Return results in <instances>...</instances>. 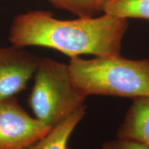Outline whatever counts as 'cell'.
<instances>
[{
  "instance_id": "3957f363",
  "label": "cell",
  "mask_w": 149,
  "mask_h": 149,
  "mask_svg": "<svg viewBox=\"0 0 149 149\" xmlns=\"http://www.w3.org/2000/svg\"><path fill=\"white\" fill-rule=\"evenodd\" d=\"M86 97L72 81L68 64L40 58L28 99L37 120L53 128L82 107Z\"/></svg>"
},
{
  "instance_id": "ba28073f",
  "label": "cell",
  "mask_w": 149,
  "mask_h": 149,
  "mask_svg": "<svg viewBox=\"0 0 149 149\" xmlns=\"http://www.w3.org/2000/svg\"><path fill=\"white\" fill-rule=\"evenodd\" d=\"M102 11L117 17L149 20V0H101Z\"/></svg>"
},
{
  "instance_id": "8992f818",
  "label": "cell",
  "mask_w": 149,
  "mask_h": 149,
  "mask_svg": "<svg viewBox=\"0 0 149 149\" xmlns=\"http://www.w3.org/2000/svg\"><path fill=\"white\" fill-rule=\"evenodd\" d=\"M117 137L149 146V97L134 100L117 130Z\"/></svg>"
},
{
  "instance_id": "5b68a950",
  "label": "cell",
  "mask_w": 149,
  "mask_h": 149,
  "mask_svg": "<svg viewBox=\"0 0 149 149\" xmlns=\"http://www.w3.org/2000/svg\"><path fill=\"white\" fill-rule=\"evenodd\" d=\"M40 60L22 47H0V101L25 89Z\"/></svg>"
},
{
  "instance_id": "52a82bcc",
  "label": "cell",
  "mask_w": 149,
  "mask_h": 149,
  "mask_svg": "<svg viewBox=\"0 0 149 149\" xmlns=\"http://www.w3.org/2000/svg\"><path fill=\"white\" fill-rule=\"evenodd\" d=\"M86 109L83 105L52 128L44 137L24 149H70L68 146V140L74 128L85 116Z\"/></svg>"
},
{
  "instance_id": "6da1fadb",
  "label": "cell",
  "mask_w": 149,
  "mask_h": 149,
  "mask_svg": "<svg viewBox=\"0 0 149 149\" xmlns=\"http://www.w3.org/2000/svg\"><path fill=\"white\" fill-rule=\"evenodd\" d=\"M128 27L127 19L106 13L97 17L60 20L47 11H31L14 19L9 40L18 47H47L70 57H109L120 55Z\"/></svg>"
},
{
  "instance_id": "9c48e42d",
  "label": "cell",
  "mask_w": 149,
  "mask_h": 149,
  "mask_svg": "<svg viewBox=\"0 0 149 149\" xmlns=\"http://www.w3.org/2000/svg\"><path fill=\"white\" fill-rule=\"evenodd\" d=\"M53 6L69 11L79 18L95 17L102 12L101 0H46Z\"/></svg>"
},
{
  "instance_id": "7a4b0ae2",
  "label": "cell",
  "mask_w": 149,
  "mask_h": 149,
  "mask_svg": "<svg viewBox=\"0 0 149 149\" xmlns=\"http://www.w3.org/2000/svg\"><path fill=\"white\" fill-rule=\"evenodd\" d=\"M70 74L86 97L91 95L135 99L149 97V59L120 55L85 59L70 57Z\"/></svg>"
},
{
  "instance_id": "277c9868",
  "label": "cell",
  "mask_w": 149,
  "mask_h": 149,
  "mask_svg": "<svg viewBox=\"0 0 149 149\" xmlns=\"http://www.w3.org/2000/svg\"><path fill=\"white\" fill-rule=\"evenodd\" d=\"M51 129L27 113L15 96L0 101V149H24Z\"/></svg>"
},
{
  "instance_id": "30bf717a",
  "label": "cell",
  "mask_w": 149,
  "mask_h": 149,
  "mask_svg": "<svg viewBox=\"0 0 149 149\" xmlns=\"http://www.w3.org/2000/svg\"><path fill=\"white\" fill-rule=\"evenodd\" d=\"M101 149H149V146L133 140L117 138L115 140L106 141Z\"/></svg>"
}]
</instances>
